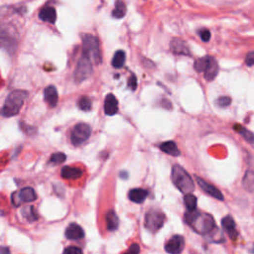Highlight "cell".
Here are the masks:
<instances>
[{
  "label": "cell",
  "instance_id": "32",
  "mask_svg": "<svg viewBox=\"0 0 254 254\" xmlns=\"http://www.w3.org/2000/svg\"><path fill=\"white\" fill-rule=\"evenodd\" d=\"M216 103L220 107H226L231 103V98L229 96H220L218 97Z\"/></svg>",
  "mask_w": 254,
  "mask_h": 254
},
{
  "label": "cell",
  "instance_id": "35",
  "mask_svg": "<svg viewBox=\"0 0 254 254\" xmlns=\"http://www.w3.org/2000/svg\"><path fill=\"white\" fill-rule=\"evenodd\" d=\"M127 86L133 91L137 88V77L135 74H131V76L128 78Z\"/></svg>",
  "mask_w": 254,
  "mask_h": 254
},
{
  "label": "cell",
  "instance_id": "21",
  "mask_svg": "<svg viewBox=\"0 0 254 254\" xmlns=\"http://www.w3.org/2000/svg\"><path fill=\"white\" fill-rule=\"evenodd\" d=\"M203 75H204V78L208 81H211L215 78V76L217 75L218 73V64L215 61V59L213 58L211 60V62L209 63V64L207 65V67L205 68V70L203 71Z\"/></svg>",
  "mask_w": 254,
  "mask_h": 254
},
{
  "label": "cell",
  "instance_id": "9",
  "mask_svg": "<svg viewBox=\"0 0 254 254\" xmlns=\"http://www.w3.org/2000/svg\"><path fill=\"white\" fill-rule=\"evenodd\" d=\"M184 248H185V238L182 235H174L165 244V251L169 254H181Z\"/></svg>",
  "mask_w": 254,
  "mask_h": 254
},
{
  "label": "cell",
  "instance_id": "34",
  "mask_svg": "<svg viewBox=\"0 0 254 254\" xmlns=\"http://www.w3.org/2000/svg\"><path fill=\"white\" fill-rule=\"evenodd\" d=\"M198 35L200 37V39L203 41V42H208L211 35H210V32L207 30V29H200L198 32Z\"/></svg>",
  "mask_w": 254,
  "mask_h": 254
},
{
  "label": "cell",
  "instance_id": "33",
  "mask_svg": "<svg viewBox=\"0 0 254 254\" xmlns=\"http://www.w3.org/2000/svg\"><path fill=\"white\" fill-rule=\"evenodd\" d=\"M63 254H83L82 250L76 246H68L64 248Z\"/></svg>",
  "mask_w": 254,
  "mask_h": 254
},
{
  "label": "cell",
  "instance_id": "26",
  "mask_svg": "<svg viewBox=\"0 0 254 254\" xmlns=\"http://www.w3.org/2000/svg\"><path fill=\"white\" fill-rule=\"evenodd\" d=\"M234 130L237 132V133H239L241 136H243V138L246 140V141H248L249 143H253V133L251 132V131H249L248 129H246L245 127H243V126H241V125H239V124H236L235 126H234Z\"/></svg>",
  "mask_w": 254,
  "mask_h": 254
},
{
  "label": "cell",
  "instance_id": "18",
  "mask_svg": "<svg viewBox=\"0 0 254 254\" xmlns=\"http://www.w3.org/2000/svg\"><path fill=\"white\" fill-rule=\"evenodd\" d=\"M17 192H18V196H19L21 203L22 202H31V201H34L37 199V194H36L34 189H32L30 187L23 188Z\"/></svg>",
  "mask_w": 254,
  "mask_h": 254
},
{
  "label": "cell",
  "instance_id": "25",
  "mask_svg": "<svg viewBox=\"0 0 254 254\" xmlns=\"http://www.w3.org/2000/svg\"><path fill=\"white\" fill-rule=\"evenodd\" d=\"M126 14V4L123 0H116L115 8L112 11V16L116 19H121Z\"/></svg>",
  "mask_w": 254,
  "mask_h": 254
},
{
  "label": "cell",
  "instance_id": "13",
  "mask_svg": "<svg viewBox=\"0 0 254 254\" xmlns=\"http://www.w3.org/2000/svg\"><path fill=\"white\" fill-rule=\"evenodd\" d=\"M221 225L223 229L226 231V233L229 235L231 239H235L238 235V232L236 230L235 221L230 215H226L221 219Z\"/></svg>",
  "mask_w": 254,
  "mask_h": 254
},
{
  "label": "cell",
  "instance_id": "39",
  "mask_svg": "<svg viewBox=\"0 0 254 254\" xmlns=\"http://www.w3.org/2000/svg\"><path fill=\"white\" fill-rule=\"evenodd\" d=\"M0 254H10V250L6 246H1L0 247Z\"/></svg>",
  "mask_w": 254,
  "mask_h": 254
},
{
  "label": "cell",
  "instance_id": "12",
  "mask_svg": "<svg viewBox=\"0 0 254 254\" xmlns=\"http://www.w3.org/2000/svg\"><path fill=\"white\" fill-rule=\"evenodd\" d=\"M104 112L106 115L111 116L118 112V101L114 94L109 93L104 100Z\"/></svg>",
  "mask_w": 254,
  "mask_h": 254
},
{
  "label": "cell",
  "instance_id": "17",
  "mask_svg": "<svg viewBox=\"0 0 254 254\" xmlns=\"http://www.w3.org/2000/svg\"><path fill=\"white\" fill-rule=\"evenodd\" d=\"M39 18L44 21V22H48L51 24H55L56 20H57V12L56 9L54 7L48 6V7H44L43 9L40 10L39 12Z\"/></svg>",
  "mask_w": 254,
  "mask_h": 254
},
{
  "label": "cell",
  "instance_id": "29",
  "mask_svg": "<svg viewBox=\"0 0 254 254\" xmlns=\"http://www.w3.org/2000/svg\"><path fill=\"white\" fill-rule=\"evenodd\" d=\"M77 107L82 111H89L92 107L91 99L87 96H81L77 100Z\"/></svg>",
  "mask_w": 254,
  "mask_h": 254
},
{
  "label": "cell",
  "instance_id": "22",
  "mask_svg": "<svg viewBox=\"0 0 254 254\" xmlns=\"http://www.w3.org/2000/svg\"><path fill=\"white\" fill-rule=\"evenodd\" d=\"M159 148L166 154L171 155V156H179L180 155V150L177 146V144L174 141H166L164 143H162Z\"/></svg>",
  "mask_w": 254,
  "mask_h": 254
},
{
  "label": "cell",
  "instance_id": "14",
  "mask_svg": "<svg viewBox=\"0 0 254 254\" xmlns=\"http://www.w3.org/2000/svg\"><path fill=\"white\" fill-rule=\"evenodd\" d=\"M84 231L76 223H70L65 229V237L69 240H79L83 238Z\"/></svg>",
  "mask_w": 254,
  "mask_h": 254
},
{
  "label": "cell",
  "instance_id": "28",
  "mask_svg": "<svg viewBox=\"0 0 254 254\" xmlns=\"http://www.w3.org/2000/svg\"><path fill=\"white\" fill-rule=\"evenodd\" d=\"M22 214L23 216L30 222L32 221H35L38 219V215L36 213V210L34 208V206L32 205H29V206H26L22 209Z\"/></svg>",
  "mask_w": 254,
  "mask_h": 254
},
{
  "label": "cell",
  "instance_id": "27",
  "mask_svg": "<svg viewBox=\"0 0 254 254\" xmlns=\"http://www.w3.org/2000/svg\"><path fill=\"white\" fill-rule=\"evenodd\" d=\"M184 201H185V205H186L188 211L196 209V197L193 194H191L190 192L185 194Z\"/></svg>",
  "mask_w": 254,
  "mask_h": 254
},
{
  "label": "cell",
  "instance_id": "36",
  "mask_svg": "<svg viewBox=\"0 0 254 254\" xmlns=\"http://www.w3.org/2000/svg\"><path fill=\"white\" fill-rule=\"evenodd\" d=\"M140 253V247L137 243L131 244L129 249L125 252V254H139Z\"/></svg>",
  "mask_w": 254,
  "mask_h": 254
},
{
  "label": "cell",
  "instance_id": "38",
  "mask_svg": "<svg viewBox=\"0 0 254 254\" xmlns=\"http://www.w3.org/2000/svg\"><path fill=\"white\" fill-rule=\"evenodd\" d=\"M11 200H12V203L13 205L15 206H19L21 204V201L19 199V196H18V192L17 191H14L11 195Z\"/></svg>",
  "mask_w": 254,
  "mask_h": 254
},
{
  "label": "cell",
  "instance_id": "19",
  "mask_svg": "<svg viewBox=\"0 0 254 254\" xmlns=\"http://www.w3.org/2000/svg\"><path fill=\"white\" fill-rule=\"evenodd\" d=\"M147 195H148V190L143 189H133L128 193L129 199L135 203L143 202L146 199Z\"/></svg>",
  "mask_w": 254,
  "mask_h": 254
},
{
  "label": "cell",
  "instance_id": "1",
  "mask_svg": "<svg viewBox=\"0 0 254 254\" xmlns=\"http://www.w3.org/2000/svg\"><path fill=\"white\" fill-rule=\"evenodd\" d=\"M186 222L197 233L207 235L215 228V222L213 217L204 212H200L196 209L188 211L185 215Z\"/></svg>",
  "mask_w": 254,
  "mask_h": 254
},
{
  "label": "cell",
  "instance_id": "15",
  "mask_svg": "<svg viewBox=\"0 0 254 254\" xmlns=\"http://www.w3.org/2000/svg\"><path fill=\"white\" fill-rule=\"evenodd\" d=\"M44 98L50 107H55L58 104V90L54 85H49L44 89Z\"/></svg>",
  "mask_w": 254,
  "mask_h": 254
},
{
  "label": "cell",
  "instance_id": "16",
  "mask_svg": "<svg viewBox=\"0 0 254 254\" xmlns=\"http://www.w3.org/2000/svg\"><path fill=\"white\" fill-rule=\"evenodd\" d=\"M82 171L78 168L64 166L62 168L61 176L65 180H77L82 177Z\"/></svg>",
  "mask_w": 254,
  "mask_h": 254
},
{
  "label": "cell",
  "instance_id": "6",
  "mask_svg": "<svg viewBox=\"0 0 254 254\" xmlns=\"http://www.w3.org/2000/svg\"><path fill=\"white\" fill-rule=\"evenodd\" d=\"M91 135V127L87 123H77L70 132V142L74 146L83 144Z\"/></svg>",
  "mask_w": 254,
  "mask_h": 254
},
{
  "label": "cell",
  "instance_id": "24",
  "mask_svg": "<svg viewBox=\"0 0 254 254\" xmlns=\"http://www.w3.org/2000/svg\"><path fill=\"white\" fill-rule=\"evenodd\" d=\"M212 60V57L210 56H204L202 58H199L197 59L195 62H194V69L197 71V72H203L205 70V68L207 67V65L209 64L210 61Z\"/></svg>",
  "mask_w": 254,
  "mask_h": 254
},
{
  "label": "cell",
  "instance_id": "8",
  "mask_svg": "<svg viewBox=\"0 0 254 254\" xmlns=\"http://www.w3.org/2000/svg\"><path fill=\"white\" fill-rule=\"evenodd\" d=\"M91 73H92V63L84 55H81L74 70L75 81L82 82L83 80L87 79Z\"/></svg>",
  "mask_w": 254,
  "mask_h": 254
},
{
  "label": "cell",
  "instance_id": "7",
  "mask_svg": "<svg viewBox=\"0 0 254 254\" xmlns=\"http://www.w3.org/2000/svg\"><path fill=\"white\" fill-rule=\"evenodd\" d=\"M165 219H166V216L161 210L150 209L145 215L144 225L149 231L155 233L163 226Z\"/></svg>",
  "mask_w": 254,
  "mask_h": 254
},
{
  "label": "cell",
  "instance_id": "30",
  "mask_svg": "<svg viewBox=\"0 0 254 254\" xmlns=\"http://www.w3.org/2000/svg\"><path fill=\"white\" fill-rule=\"evenodd\" d=\"M66 159V156L65 154L64 153H61V152H58V153H54L52 156H51V159H50V163L54 164V165H59V164H62L65 161Z\"/></svg>",
  "mask_w": 254,
  "mask_h": 254
},
{
  "label": "cell",
  "instance_id": "23",
  "mask_svg": "<svg viewBox=\"0 0 254 254\" xmlns=\"http://www.w3.org/2000/svg\"><path fill=\"white\" fill-rule=\"evenodd\" d=\"M125 59H126V56H125V52L122 51V50H119L117 51L113 58H112V61H111V64L113 67L115 68H120L124 65L125 64Z\"/></svg>",
  "mask_w": 254,
  "mask_h": 254
},
{
  "label": "cell",
  "instance_id": "37",
  "mask_svg": "<svg viewBox=\"0 0 254 254\" xmlns=\"http://www.w3.org/2000/svg\"><path fill=\"white\" fill-rule=\"evenodd\" d=\"M245 64L248 66H252L254 64V56H253V52H249L246 57H245Z\"/></svg>",
  "mask_w": 254,
  "mask_h": 254
},
{
  "label": "cell",
  "instance_id": "4",
  "mask_svg": "<svg viewBox=\"0 0 254 254\" xmlns=\"http://www.w3.org/2000/svg\"><path fill=\"white\" fill-rule=\"evenodd\" d=\"M172 181L177 189L184 194L190 193L194 190V184L190 176L179 165L172 168Z\"/></svg>",
  "mask_w": 254,
  "mask_h": 254
},
{
  "label": "cell",
  "instance_id": "5",
  "mask_svg": "<svg viewBox=\"0 0 254 254\" xmlns=\"http://www.w3.org/2000/svg\"><path fill=\"white\" fill-rule=\"evenodd\" d=\"M82 55L90 60L95 64H101V54L99 49V42L97 38L90 34L82 35Z\"/></svg>",
  "mask_w": 254,
  "mask_h": 254
},
{
  "label": "cell",
  "instance_id": "20",
  "mask_svg": "<svg viewBox=\"0 0 254 254\" xmlns=\"http://www.w3.org/2000/svg\"><path fill=\"white\" fill-rule=\"evenodd\" d=\"M105 220H106V226L108 230L114 231L117 229L119 225V217L114 210H108L106 212Z\"/></svg>",
  "mask_w": 254,
  "mask_h": 254
},
{
  "label": "cell",
  "instance_id": "3",
  "mask_svg": "<svg viewBox=\"0 0 254 254\" xmlns=\"http://www.w3.org/2000/svg\"><path fill=\"white\" fill-rule=\"evenodd\" d=\"M18 47V33L15 27L8 23H0V48L9 54H14Z\"/></svg>",
  "mask_w": 254,
  "mask_h": 254
},
{
  "label": "cell",
  "instance_id": "10",
  "mask_svg": "<svg viewBox=\"0 0 254 254\" xmlns=\"http://www.w3.org/2000/svg\"><path fill=\"white\" fill-rule=\"evenodd\" d=\"M170 49H171L172 53H174L176 55H182V56H187V57L191 56V53L190 51L188 44L184 40H181L178 38H175L171 41Z\"/></svg>",
  "mask_w": 254,
  "mask_h": 254
},
{
  "label": "cell",
  "instance_id": "31",
  "mask_svg": "<svg viewBox=\"0 0 254 254\" xmlns=\"http://www.w3.org/2000/svg\"><path fill=\"white\" fill-rule=\"evenodd\" d=\"M243 186L248 190H250V191L252 190V187H253V173H252V171H248V172L245 173L244 180H243Z\"/></svg>",
  "mask_w": 254,
  "mask_h": 254
},
{
  "label": "cell",
  "instance_id": "2",
  "mask_svg": "<svg viewBox=\"0 0 254 254\" xmlns=\"http://www.w3.org/2000/svg\"><path fill=\"white\" fill-rule=\"evenodd\" d=\"M27 97L28 92L26 90L16 89L10 92L1 108V115L4 117H11L18 114Z\"/></svg>",
  "mask_w": 254,
  "mask_h": 254
},
{
  "label": "cell",
  "instance_id": "11",
  "mask_svg": "<svg viewBox=\"0 0 254 254\" xmlns=\"http://www.w3.org/2000/svg\"><path fill=\"white\" fill-rule=\"evenodd\" d=\"M195 179H196V182H197L199 188L204 192H206L207 194H209L210 196H212V197H214V198H216L218 200H223V198H224L223 194H222V192L217 188L213 187L212 185H209L208 183H206L205 181H203L199 177H195Z\"/></svg>",
  "mask_w": 254,
  "mask_h": 254
}]
</instances>
